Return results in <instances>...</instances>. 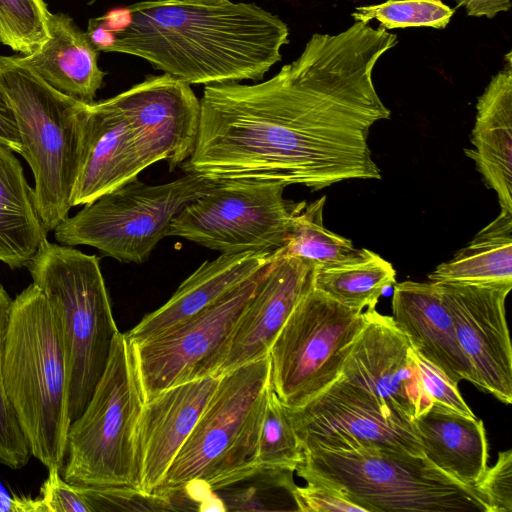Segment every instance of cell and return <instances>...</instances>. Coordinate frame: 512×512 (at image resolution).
Segmentation results:
<instances>
[{
	"instance_id": "cell-1",
	"label": "cell",
	"mask_w": 512,
	"mask_h": 512,
	"mask_svg": "<svg viewBox=\"0 0 512 512\" xmlns=\"http://www.w3.org/2000/svg\"><path fill=\"white\" fill-rule=\"evenodd\" d=\"M398 43L382 26L355 22L334 35L314 33L300 56L252 85H206L195 149L179 167L212 180L301 184L381 179L368 144L389 119L372 74Z\"/></svg>"
},
{
	"instance_id": "cell-2",
	"label": "cell",
	"mask_w": 512,
	"mask_h": 512,
	"mask_svg": "<svg viewBox=\"0 0 512 512\" xmlns=\"http://www.w3.org/2000/svg\"><path fill=\"white\" fill-rule=\"evenodd\" d=\"M127 9L118 29L89 20L86 33L98 51L143 58L189 85L262 80L289 42L287 25L255 3L155 0Z\"/></svg>"
},
{
	"instance_id": "cell-3",
	"label": "cell",
	"mask_w": 512,
	"mask_h": 512,
	"mask_svg": "<svg viewBox=\"0 0 512 512\" xmlns=\"http://www.w3.org/2000/svg\"><path fill=\"white\" fill-rule=\"evenodd\" d=\"M3 379L31 455L62 471L71 423L69 361L60 323L34 283L11 303Z\"/></svg>"
},
{
	"instance_id": "cell-4",
	"label": "cell",
	"mask_w": 512,
	"mask_h": 512,
	"mask_svg": "<svg viewBox=\"0 0 512 512\" xmlns=\"http://www.w3.org/2000/svg\"><path fill=\"white\" fill-rule=\"evenodd\" d=\"M270 387L269 354L220 375L214 393L157 490L187 492L200 487L196 496H205L254 475Z\"/></svg>"
},
{
	"instance_id": "cell-5",
	"label": "cell",
	"mask_w": 512,
	"mask_h": 512,
	"mask_svg": "<svg viewBox=\"0 0 512 512\" xmlns=\"http://www.w3.org/2000/svg\"><path fill=\"white\" fill-rule=\"evenodd\" d=\"M295 471L305 481L340 490L365 512H490L475 486L442 471L424 455L376 447L308 448Z\"/></svg>"
},
{
	"instance_id": "cell-6",
	"label": "cell",
	"mask_w": 512,
	"mask_h": 512,
	"mask_svg": "<svg viewBox=\"0 0 512 512\" xmlns=\"http://www.w3.org/2000/svg\"><path fill=\"white\" fill-rule=\"evenodd\" d=\"M0 90L14 113L22 153L35 180V200L46 231L72 208L88 105L42 80L18 56L0 55Z\"/></svg>"
},
{
	"instance_id": "cell-7",
	"label": "cell",
	"mask_w": 512,
	"mask_h": 512,
	"mask_svg": "<svg viewBox=\"0 0 512 512\" xmlns=\"http://www.w3.org/2000/svg\"><path fill=\"white\" fill-rule=\"evenodd\" d=\"M26 267L60 323L70 369L72 422L90 401L119 332L99 259L46 238Z\"/></svg>"
},
{
	"instance_id": "cell-8",
	"label": "cell",
	"mask_w": 512,
	"mask_h": 512,
	"mask_svg": "<svg viewBox=\"0 0 512 512\" xmlns=\"http://www.w3.org/2000/svg\"><path fill=\"white\" fill-rule=\"evenodd\" d=\"M144 402L132 346L118 332L90 401L70 423L64 480L82 487L139 489L136 435Z\"/></svg>"
},
{
	"instance_id": "cell-9",
	"label": "cell",
	"mask_w": 512,
	"mask_h": 512,
	"mask_svg": "<svg viewBox=\"0 0 512 512\" xmlns=\"http://www.w3.org/2000/svg\"><path fill=\"white\" fill-rule=\"evenodd\" d=\"M217 180L193 173L160 185L134 179L86 204L53 231L58 243L91 246L125 263H143L172 219L189 202L208 191Z\"/></svg>"
},
{
	"instance_id": "cell-10",
	"label": "cell",
	"mask_w": 512,
	"mask_h": 512,
	"mask_svg": "<svg viewBox=\"0 0 512 512\" xmlns=\"http://www.w3.org/2000/svg\"><path fill=\"white\" fill-rule=\"evenodd\" d=\"M364 324L363 311L319 290L299 301L269 350L271 386L285 407L305 404L339 378Z\"/></svg>"
},
{
	"instance_id": "cell-11",
	"label": "cell",
	"mask_w": 512,
	"mask_h": 512,
	"mask_svg": "<svg viewBox=\"0 0 512 512\" xmlns=\"http://www.w3.org/2000/svg\"><path fill=\"white\" fill-rule=\"evenodd\" d=\"M275 181L228 179L186 204L172 219L168 236H177L221 254L275 252L286 242L302 202L283 197Z\"/></svg>"
},
{
	"instance_id": "cell-12",
	"label": "cell",
	"mask_w": 512,
	"mask_h": 512,
	"mask_svg": "<svg viewBox=\"0 0 512 512\" xmlns=\"http://www.w3.org/2000/svg\"><path fill=\"white\" fill-rule=\"evenodd\" d=\"M269 264L174 328L129 341L144 401L169 387L217 376L239 317Z\"/></svg>"
},
{
	"instance_id": "cell-13",
	"label": "cell",
	"mask_w": 512,
	"mask_h": 512,
	"mask_svg": "<svg viewBox=\"0 0 512 512\" xmlns=\"http://www.w3.org/2000/svg\"><path fill=\"white\" fill-rule=\"evenodd\" d=\"M285 409L302 450L376 447L424 455L414 422L387 417L373 399L340 379L305 404Z\"/></svg>"
},
{
	"instance_id": "cell-14",
	"label": "cell",
	"mask_w": 512,
	"mask_h": 512,
	"mask_svg": "<svg viewBox=\"0 0 512 512\" xmlns=\"http://www.w3.org/2000/svg\"><path fill=\"white\" fill-rule=\"evenodd\" d=\"M364 316L338 379L373 399L387 417L414 422L432 405L421 385L414 350L391 316L376 309L366 310Z\"/></svg>"
},
{
	"instance_id": "cell-15",
	"label": "cell",
	"mask_w": 512,
	"mask_h": 512,
	"mask_svg": "<svg viewBox=\"0 0 512 512\" xmlns=\"http://www.w3.org/2000/svg\"><path fill=\"white\" fill-rule=\"evenodd\" d=\"M435 283L472 367L475 386L510 404L512 349L505 302L512 284Z\"/></svg>"
},
{
	"instance_id": "cell-16",
	"label": "cell",
	"mask_w": 512,
	"mask_h": 512,
	"mask_svg": "<svg viewBox=\"0 0 512 512\" xmlns=\"http://www.w3.org/2000/svg\"><path fill=\"white\" fill-rule=\"evenodd\" d=\"M110 100L126 119L147 167L164 160L174 170L192 155L200 100L188 83L166 73L149 75Z\"/></svg>"
},
{
	"instance_id": "cell-17",
	"label": "cell",
	"mask_w": 512,
	"mask_h": 512,
	"mask_svg": "<svg viewBox=\"0 0 512 512\" xmlns=\"http://www.w3.org/2000/svg\"><path fill=\"white\" fill-rule=\"evenodd\" d=\"M315 269L312 262L276 251L239 317L217 376L269 354L296 305L314 289Z\"/></svg>"
},
{
	"instance_id": "cell-18",
	"label": "cell",
	"mask_w": 512,
	"mask_h": 512,
	"mask_svg": "<svg viewBox=\"0 0 512 512\" xmlns=\"http://www.w3.org/2000/svg\"><path fill=\"white\" fill-rule=\"evenodd\" d=\"M220 376H206L169 387L144 402L136 435L139 489L161 485L207 403Z\"/></svg>"
},
{
	"instance_id": "cell-19",
	"label": "cell",
	"mask_w": 512,
	"mask_h": 512,
	"mask_svg": "<svg viewBox=\"0 0 512 512\" xmlns=\"http://www.w3.org/2000/svg\"><path fill=\"white\" fill-rule=\"evenodd\" d=\"M145 168L127 121L110 98L89 104L72 207L137 179Z\"/></svg>"
},
{
	"instance_id": "cell-20",
	"label": "cell",
	"mask_w": 512,
	"mask_h": 512,
	"mask_svg": "<svg viewBox=\"0 0 512 512\" xmlns=\"http://www.w3.org/2000/svg\"><path fill=\"white\" fill-rule=\"evenodd\" d=\"M391 318L420 357L455 383L466 380L475 385L472 367L459 346L451 315L435 282L396 284Z\"/></svg>"
},
{
	"instance_id": "cell-21",
	"label": "cell",
	"mask_w": 512,
	"mask_h": 512,
	"mask_svg": "<svg viewBox=\"0 0 512 512\" xmlns=\"http://www.w3.org/2000/svg\"><path fill=\"white\" fill-rule=\"evenodd\" d=\"M275 256L276 251H247L220 254L212 261H205L180 284L164 305L147 314L125 333L128 340L131 343L143 342L183 323L247 280Z\"/></svg>"
},
{
	"instance_id": "cell-22",
	"label": "cell",
	"mask_w": 512,
	"mask_h": 512,
	"mask_svg": "<svg viewBox=\"0 0 512 512\" xmlns=\"http://www.w3.org/2000/svg\"><path fill=\"white\" fill-rule=\"evenodd\" d=\"M495 74L476 104L471 143L464 149L474 160L486 185L493 189L501 210L512 212V53Z\"/></svg>"
},
{
	"instance_id": "cell-23",
	"label": "cell",
	"mask_w": 512,
	"mask_h": 512,
	"mask_svg": "<svg viewBox=\"0 0 512 512\" xmlns=\"http://www.w3.org/2000/svg\"><path fill=\"white\" fill-rule=\"evenodd\" d=\"M48 31L49 37L19 60L57 91L93 103L105 76L98 66V49L66 14L50 12Z\"/></svg>"
},
{
	"instance_id": "cell-24",
	"label": "cell",
	"mask_w": 512,
	"mask_h": 512,
	"mask_svg": "<svg viewBox=\"0 0 512 512\" xmlns=\"http://www.w3.org/2000/svg\"><path fill=\"white\" fill-rule=\"evenodd\" d=\"M424 456L457 480L474 486L488 468L483 421L432 403L414 419Z\"/></svg>"
},
{
	"instance_id": "cell-25",
	"label": "cell",
	"mask_w": 512,
	"mask_h": 512,
	"mask_svg": "<svg viewBox=\"0 0 512 512\" xmlns=\"http://www.w3.org/2000/svg\"><path fill=\"white\" fill-rule=\"evenodd\" d=\"M47 238L23 167L0 141V262L10 268L26 266Z\"/></svg>"
},
{
	"instance_id": "cell-26",
	"label": "cell",
	"mask_w": 512,
	"mask_h": 512,
	"mask_svg": "<svg viewBox=\"0 0 512 512\" xmlns=\"http://www.w3.org/2000/svg\"><path fill=\"white\" fill-rule=\"evenodd\" d=\"M432 282L512 284V212L500 214L447 262L428 274Z\"/></svg>"
},
{
	"instance_id": "cell-27",
	"label": "cell",
	"mask_w": 512,
	"mask_h": 512,
	"mask_svg": "<svg viewBox=\"0 0 512 512\" xmlns=\"http://www.w3.org/2000/svg\"><path fill=\"white\" fill-rule=\"evenodd\" d=\"M394 284L396 272L392 264L365 248L356 260L316 268L314 274V289L358 311L375 309L384 290Z\"/></svg>"
},
{
	"instance_id": "cell-28",
	"label": "cell",
	"mask_w": 512,
	"mask_h": 512,
	"mask_svg": "<svg viewBox=\"0 0 512 512\" xmlns=\"http://www.w3.org/2000/svg\"><path fill=\"white\" fill-rule=\"evenodd\" d=\"M326 196L309 204L302 202L292 217L285 245L278 256L299 257L312 262L316 268H328L356 260L362 249L325 228L323 208Z\"/></svg>"
},
{
	"instance_id": "cell-29",
	"label": "cell",
	"mask_w": 512,
	"mask_h": 512,
	"mask_svg": "<svg viewBox=\"0 0 512 512\" xmlns=\"http://www.w3.org/2000/svg\"><path fill=\"white\" fill-rule=\"evenodd\" d=\"M303 458V450L285 406L272 386L265 403L256 452L258 470L295 472Z\"/></svg>"
},
{
	"instance_id": "cell-30",
	"label": "cell",
	"mask_w": 512,
	"mask_h": 512,
	"mask_svg": "<svg viewBox=\"0 0 512 512\" xmlns=\"http://www.w3.org/2000/svg\"><path fill=\"white\" fill-rule=\"evenodd\" d=\"M455 10L442 0H387L381 4L356 7L355 22L370 23L376 19L385 29L432 27L444 29Z\"/></svg>"
},
{
	"instance_id": "cell-31",
	"label": "cell",
	"mask_w": 512,
	"mask_h": 512,
	"mask_svg": "<svg viewBox=\"0 0 512 512\" xmlns=\"http://www.w3.org/2000/svg\"><path fill=\"white\" fill-rule=\"evenodd\" d=\"M49 13L43 0H0V42L32 53L49 37Z\"/></svg>"
},
{
	"instance_id": "cell-32",
	"label": "cell",
	"mask_w": 512,
	"mask_h": 512,
	"mask_svg": "<svg viewBox=\"0 0 512 512\" xmlns=\"http://www.w3.org/2000/svg\"><path fill=\"white\" fill-rule=\"evenodd\" d=\"M11 303L12 299L0 284V463L20 469L28 463L31 453L3 379V349Z\"/></svg>"
},
{
	"instance_id": "cell-33",
	"label": "cell",
	"mask_w": 512,
	"mask_h": 512,
	"mask_svg": "<svg viewBox=\"0 0 512 512\" xmlns=\"http://www.w3.org/2000/svg\"><path fill=\"white\" fill-rule=\"evenodd\" d=\"M78 487L89 512L182 509L179 498L171 491L157 490L153 493H146L132 487Z\"/></svg>"
},
{
	"instance_id": "cell-34",
	"label": "cell",
	"mask_w": 512,
	"mask_h": 512,
	"mask_svg": "<svg viewBox=\"0 0 512 512\" xmlns=\"http://www.w3.org/2000/svg\"><path fill=\"white\" fill-rule=\"evenodd\" d=\"M487 499L490 512H512V450L501 451L474 485Z\"/></svg>"
},
{
	"instance_id": "cell-35",
	"label": "cell",
	"mask_w": 512,
	"mask_h": 512,
	"mask_svg": "<svg viewBox=\"0 0 512 512\" xmlns=\"http://www.w3.org/2000/svg\"><path fill=\"white\" fill-rule=\"evenodd\" d=\"M413 357L422 388L432 403L450 408L466 416H475L461 396L457 383L415 351Z\"/></svg>"
},
{
	"instance_id": "cell-36",
	"label": "cell",
	"mask_w": 512,
	"mask_h": 512,
	"mask_svg": "<svg viewBox=\"0 0 512 512\" xmlns=\"http://www.w3.org/2000/svg\"><path fill=\"white\" fill-rule=\"evenodd\" d=\"M307 485L294 490L298 511L302 512H365L350 501L340 490L320 482L306 481Z\"/></svg>"
},
{
	"instance_id": "cell-37",
	"label": "cell",
	"mask_w": 512,
	"mask_h": 512,
	"mask_svg": "<svg viewBox=\"0 0 512 512\" xmlns=\"http://www.w3.org/2000/svg\"><path fill=\"white\" fill-rule=\"evenodd\" d=\"M61 471L48 469V477L40 489L43 512H89L78 486L68 483Z\"/></svg>"
},
{
	"instance_id": "cell-38",
	"label": "cell",
	"mask_w": 512,
	"mask_h": 512,
	"mask_svg": "<svg viewBox=\"0 0 512 512\" xmlns=\"http://www.w3.org/2000/svg\"><path fill=\"white\" fill-rule=\"evenodd\" d=\"M0 141L13 152L21 155L22 143L14 113L4 93L0 90Z\"/></svg>"
},
{
	"instance_id": "cell-39",
	"label": "cell",
	"mask_w": 512,
	"mask_h": 512,
	"mask_svg": "<svg viewBox=\"0 0 512 512\" xmlns=\"http://www.w3.org/2000/svg\"><path fill=\"white\" fill-rule=\"evenodd\" d=\"M468 16L493 18L511 8V0H454Z\"/></svg>"
},
{
	"instance_id": "cell-40",
	"label": "cell",
	"mask_w": 512,
	"mask_h": 512,
	"mask_svg": "<svg viewBox=\"0 0 512 512\" xmlns=\"http://www.w3.org/2000/svg\"><path fill=\"white\" fill-rule=\"evenodd\" d=\"M16 496H7L4 492L0 491V511L15 512Z\"/></svg>"
},
{
	"instance_id": "cell-41",
	"label": "cell",
	"mask_w": 512,
	"mask_h": 512,
	"mask_svg": "<svg viewBox=\"0 0 512 512\" xmlns=\"http://www.w3.org/2000/svg\"><path fill=\"white\" fill-rule=\"evenodd\" d=\"M179 1L196 4V5L214 6V5L223 4V3L227 2L228 0H179Z\"/></svg>"
}]
</instances>
